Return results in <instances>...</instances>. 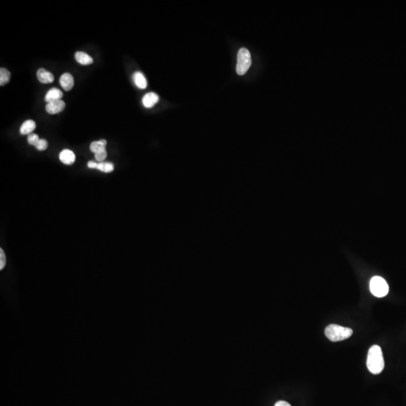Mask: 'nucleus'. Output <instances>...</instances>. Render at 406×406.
Wrapping results in <instances>:
<instances>
[{
  "mask_svg": "<svg viewBox=\"0 0 406 406\" xmlns=\"http://www.w3.org/2000/svg\"><path fill=\"white\" fill-rule=\"evenodd\" d=\"M377 99V84L370 72L362 71L355 83V108L358 113H364Z\"/></svg>",
  "mask_w": 406,
  "mask_h": 406,
  "instance_id": "f257e3e1",
  "label": "nucleus"
},
{
  "mask_svg": "<svg viewBox=\"0 0 406 406\" xmlns=\"http://www.w3.org/2000/svg\"><path fill=\"white\" fill-rule=\"evenodd\" d=\"M97 160H99V155L96 151L90 149V151L74 153L69 157L68 164L72 171H84L96 165Z\"/></svg>",
  "mask_w": 406,
  "mask_h": 406,
  "instance_id": "f03ea898",
  "label": "nucleus"
},
{
  "mask_svg": "<svg viewBox=\"0 0 406 406\" xmlns=\"http://www.w3.org/2000/svg\"><path fill=\"white\" fill-rule=\"evenodd\" d=\"M88 237L95 246L105 248L111 245L115 236H113V232L108 226L104 225V223H96L90 228Z\"/></svg>",
  "mask_w": 406,
  "mask_h": 406,
  "instance_id": "7ed1b4c3",
  "label": "nucleus"
},
{
  "mask_svg": "<svg viewBox=\"0 0 406 406\" xmlns=\"http://www.w3.org/2000/svg\"><path fill=\"white\" fill-rule=\"evenodd\" d=\"M238 149L239 147L234 139H221L214 144V158L220 162H228L238 153Z\"/></svg>",
  "mask_w": 406,
  "mask_h": 406,
  "instance_id": "20e7f679",
  "label": "nucleus"
},
{
  "mask_svg": "<svg viewBox=\"0 0 406 406\" xmlns=\"http://www.w3.org/2000/svg\"><path fill=\"white\" fill-rule=\"evenodd\" d=\"M90 126L99 137H104L111 130V117L105 110H96L90 115Z\"/></svg>",
  "mask_w": 406,
  "mask_h": 406,
  "instance_id": "39448f33",
  "label": "nucleus"
},
{
  "mask_svg": "<svg viewBox=\"0 0 406 406\" xmlns=\"http://www.w3.org/2000/svg\"><path fill=\"white\" fill-rule=\"evenodd\" d=\"M56 117L63 126H75L81 121V112L63 102L56 106Z\"/></svg>",
  "mask_w": 406,
  "mask_h": 406,
  "instance_id": "423d86ee",
  "label": "nucleus"
},
{
  "mask_svg": "<svg viewBox=\"0 0 406 406\" xmlns=\"http://www.w3.org/2000/svg\"><path fill=\"white\" fill-rule=\"evenodd\" d=\"M95 144V140L90 133L79 131L76 135H72L69 142L67 144V151L74 153H81V151H90Z\"/></svg>",
  "mask_w": 406,
  "mask_h": 406,
  "instance_id": "0eeeda50",
  "label": "nucleus"
},
{
  "mask_svg": "<svg viewBox=\"0 0 406 406\" xmlns=\"http://www.w3.org/2000/svg\"><path fill=\"white\" fill-rule=\"evenodd\" d=\"M112 87L117 95H120L121 97H126V99L138 96L140 94L138 86L124 77H117V78L113 79Z\"/></svg>",
  "mask_w": 406,
  "mask_h": 406,
  "instance_id": "6e6552de",
  "label": "nucleus"
},
{
  "mask_svg": "<svg viewBox=\"0 0 406 406\" xmlns=\"http://www.w3.org/2000/svg\"><path fill=\"white\" fill-rule=\"evenodd\" d=\"M54 187L51 180H41L34 184L30 192V198L32 202H44L53 193Z\"/></svg>",
  "mask_w": 406,
  "mask_h": 406,
  "instance_id": "1a4fd4ad",
  "label": "nucleus"
},
{
  "mask_svg": "<svg viewBox=\"0 0 406 406\" xmlns=\"http://www.w3.org/2000/svg\"><path fill=\"white\" fill-rule=\"evenodd\" d=\"M201 124L209 133H218L221 129V122L216 112L210 108H203L200 111Z\"/></svg>",
  "mask_w": 406,
  "mask_h": 406,
  "instance_id": "9d476101",
  "label": "nucleus"
},
{
  "mask_svg": "<svg viewBox=\"0 0 406 406\" xmlns=\"http://www.w3.org/2000/svg\"><path fill=\"white\" fill-rule=\"evenodd\" d=\"M160 217V211L157 210V209L144 211V212H139L135 216V223L139 229L144 230V229L151 228L153 226L158 225Z\"/></svg>",
  "mask_w": 406,
  "mask_h": 406,
  "instance_id": "9b49d317",
  "label": "nucleus"
},
{
  "mask_svg": "<svg viewBox=\"0 0 406 406\" xmlns=\"http://www.w3.org/2000/svg\"><path fill=\"white\" fill-rule=\"evenodd\" d=\"M16 110L8 102L0 103V128L6 129L15 121Z\"/></svg>",
  "mask_w": 406,
  "mask_h": 406,
  "instance_id": "f8f14e48",
  "label": "nucleus"
},
{
  "mask_svg": "<svg viewBox=\"0 0 406 406\" xmlns=\"http://www.w3.org/2000/svg\"><path fill=\"white\" fill-rule=\"evenodd\" d=\"M171 246L169 244L153 243L148 244L146 254L155 259L164 260L171 256Z\"/></svg>",
  "mask_w": 406,
  "mask_h": 406,
  "instance_id": "ddd939ff",
  "label": "nucleus"
},
{
  "mask_svg": "<svg viewBox=\"0 0 406 406\" xmlns=\"http://www.w3.org/2000/svg\"><path fill=\"white\" fill-rule=\"evenodd\" d=\"M59 210H60V208L58 205L57 202L52 201V200H46L41 205V212H42L45 218H51V219H53Z\"/></svg>",
  "mask_w": 406,
  "mask_h": 406,
  "instance_id": "4468645a",
  "label": "nucleus"
},
{
  "mask_svg": "<svg viewBox=\"0 0 406 406\" xmlns=\"http://www.w3.org/2000/svg\"><path fill=\"white\" fill-rule=\"evenodd\" d=\"M72 214L70 210L65 209V208H60V210L58 211V214L53 218V221L56 225L63 226L69 225L71 223Z\"/></svg>",
  "mask_w": 406,
  "mask_h": 406,
  "instance_id": "2eb2a0df",
  "label": "nucleus"
},
{
  "mask_svg": "<svg viewBox=\"0 0 406 406\" xmlns=\"http://www.w3.org/2000/svg\"><path fill=\"white\" fill-rule=\"evenodd\" d=\"M160 227L158 225L153 226L151 228L144 229L142 230V237L148 244H153L160 238Z\"/></svg>",
  "mask_w": 406,
  "mask_h": 406,
  "instance_id": "dca6fc26",
  "label": "nucleus"
},
{
  "mask_svg": "<svg viewBox=\"0 0 406 406\" xmlns=\"http://www.w3.org/2000/svg\"><path fill=\"white\" fill-rule=\"evenodd\" d=\"M9 395V386L7 378L3 373H0V404L3 405L8 398Z\"/></svg>",
  "mask_w": 406,
  "mask_h": 406,
  "instance_id": "f3484780",
  "label": "nucleus"
},
{
  "mask_svg": "<svg viewBox=\"0 0 406 406\" xmlns=\"http://www.w3.org/2000/svg\"><path fill=\"white\" fill-rule=\"evenodd\" d=\"M146 248H147V245L142 242H133L131 245V250L135 253H146Z\"/></svg>",
  "mask_w": 406,
  "mask_h": 406,
  "instance_id": "a211bd4d",
  "label": "nucleus"
}]
</instances>
